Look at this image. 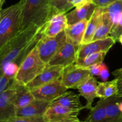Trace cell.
Here are the masks:
<instances>
[{"instance_id":"22","label":"cell","mask_w":122,"mask_h":122,"mask_svg":"<svg viewBox=\"0 0 122 122\" xmlns=\"http://www.w3.org/2000/svg\"><path fill=\"white\" fill-rule=\"evenodd\" d=\"M107 98H100L95 107L90 110L86 122H106Z\"/></svg>"},{"instance_id":"42","label":"cell","mask_w":122,"mask_h":122,"mask_svg":"<svg viewBox=\"0 0 122 122\" xmlns=\"http://www.w3.org/2000/svg\"><path fill=\"white\" fill-rule=\"evenodd\" d=\"M52 1H53V0H50V2H51Z\"/></svg>"},{"instance_id":"13","label":"cell","mask_w":122,"mask_h":122,"mask_svg":"<svg viewBox=\"0 0 122 122\" xmlns=\"http://www.w3.org/2000/svg\"><path fill=\"white\" fill-rule=\"evenodd\" d=\"M66 14L67 13L64 12L53 14L44 26L43 35L46 36L54 37L64 31L68 26Z\"/></svg>"},{"instance_id":"38","label":"cell","mask_w":122,"mask_h":122,"mask_svg":"<svg viewBox=\"0 0 122 122\" xmlns=\"http://www.w3.org/2000/svg\"><path fill=\"white\" fill-rule=\"evenodd\" d=\"M5 1V0H0V9L2 8V7L4 4Z\"/></svg>"},{"instance_id":"11","label":"cell","mask_w":122,"mask_h":122,"mask_svg":"<svg viewBox=\"0 0 122 122\" xmlns=\"http://www.w3.org/2000/svg\"><path fill=\"white\" fill-rule=\"evenodd\" d=\"M14 81L9 88L0 94V122L16 116L17 108L14 104L15 94Z\"/></svg>"},{"instance_id":"10","label":"cell","mask_w":122,"mask_h":122,"mask_svg":"<svg viewBox=\"0 0 122 122\" xmlns=\"http://www.w3.org/2000/svg\"><path fill=\"white\" fill-rule=\"evenodd\" d=\"M79 46L66 41L48 64L66 67L75 64L77 60V52Z\"/></svg>"},{"instance_id":"21","label":"cell","mask_w":122,"mask_h":122,"mask_svg":"<svg viewBox=\"0 0 122 122\" xmlns=\"http://www.w3.org/2000/svg\"><path fill=\"white\" fill-rule=\"evenodd\" d=\"M80 95L75 94L71 91H67L59 97L55 99L51 102L52 105H60L71 109L82 110L85 109V106H83L80 101Z\"/></svg>"},{"instance_id":"26","label":"cell","mask_w":122,"mask_h":122,"mask_svg":"<svg viewBox=\"0 0 122 122\" xmlns=\"http://www.w3.org/2000/svg\"><path fill=\"white\" fill-rule=\"evenodd\" d=\"M112 26L107 21L102 20V24L95 32L92 41L101 39H104L110 36Z\"/></svg>"},{"instance_id":"29","label":"cell","mask_w":122,"mask_h":122,"mask_svg":"<svg viewBox=\"0 0 122 122\" xmlns=\"http://www.w3.org/2000/svg\"><path fill=\"white\" fill-rule=\"evenodd\" d=\"M0 122H48L44 116L39 117H23L15 116L11 117L4 121Z\"/></svg>"},{"instance_id":"24","label":"cell","mask_w":122,"mask_h":122,"mask_svg":"<svg viewBox=\"0 0 122 122\" xmlns=\"http://www.w3.org/2000/svg\"><path fill=\"white\" fill-rule=\"evenodd\" d=\"M119 101H120V98L116 95L107 98L106 122H119V119L122 114L117 106Z\"/></svg>"},{"instance_id":"33","label":"cell","mask_w":122,"mask_h":122,"mask_svg":"<svg viewBox=\"0 0 122 122\" xmlns=\"http://www.w3.org/2000/svg\"><path fill=\"white\" fill-rule=\"evenodd\" d=\"M92 2V0H69V4L71 9L73 7L79 8Z\"/></svg>"},{"instance_id":"14","label":"cell","mask_w":122,"mask_h":122,"mask_svg":"<svg viewBox=\"0 0 122 122\" xmlns=\"http://www.w3.org/2000/svg\"><path fill=\"white\" fill-rule=\"evenodd\" d=\"M51 102L35 99L30 104L16 110V116L23 117L44 116Z\"/></svg>"},{"instance_id":"40","label":"cell","mask_w":122,"mask_h":122,"mask_svg":"<svg viewBox=\"0 0 122 122\" xmlns=\"http://www.w3.org/2000/svg\"><path fill=\"white\" fill-rule=\"evenodd\" d=\"M119 122H122V113L121 114V115H120V119H119Z\"/></svg>"},{"instance_id":"7","label":"cell","mask_w":122,"mask_h":122,"mask_svg":"<svg viewBox=\"0 0 122 122\" xmlns=\"http://www.w3.org/2000/svg\"><path fill=\"white\" fill-rule=\"evenodd\" d=\"M80 112L60 105L50 104L44 117L48 122H79Z\"/></svg>"},{"instance_id":"9","label":"cell","mask_w":122,"mask_h":122,"mask_svg":"<svg viewBox=\"0 0 122 122\" xmlns=\"http://www.w3.org/2000/svg\"><path fill=\"white\" fill-rule=\"evenodd\" d=\"M64 67L47 64L45 69L35 78L26 85L30 90H33L42 85L60 79Z\"/></svg>"},{"instance_id":"6","label":"cell","mask_w":122,"mask_h":122,"mask_svg":"<svg viewBox=\"0 0 122 122\" xmlns=\"http://www.w3.org/2000/svg\"><path fill=\"white\" fill-rule=\"evenodd\" d=\"M91 76L88 69L78 67L73 64L64 67L60 81L67 89H77Z\"/></svg>"},{"instance_id":"1","label":"cell","mask_w":122,"mask_h":122,"mask_svg":"<svg viewBox=\"0 0 122 122\" xmlns=\"http://www.w3.org/2000/svg\"><path fill=\"white\" fill-rule=\"evenodd\" d=\"M43 27L30 25L0 48V69L9 62H14L20 66L26 56L36 46L42 36Z\"/></svg>"},{"instance_id":"2","label":"cell","mask_w":122,"mask_h":122,"mask_svg":"<svg viewBox=\"0 0 122 122\" xmlns=\"http://www.w3.org/2000/svg\"><path fill=\"white\" fill-rule=\"evenodd\" d=\"M25 0L0 9V48L22 29L23 8Z\"/></svg>"},{"instance_id":"34","label":"cell","mask_w":122,"mask_h":122,"mask_svg":"<svg viewBox=\"0 0 122 122\" xmlns=\"http://www.w3.org/2000/svg\"><path fill=\"white\" fill-rule=\"evenodd\" d=\"M110 73H109V70H108V67L106 66L104 62L101 63V71H100V75L99 77L101 78L103 82H107V80L108 79L109 77Z\"/></svg>"},{"instance_id":"23","label":"cell","mask_w":122,"mask_h":122,"mask_svg":"<svg viewBox=\"0 0 122 122\" xmlns=\"http://www.w3.org/2000/svg\"><path fill=\"white\" fill-rule=\"evenodd\" d=\"M118 92L117 79L111 81L98 83L97 90V95L100 98H107L116 95Z\"/></svg>"},{"instance_id":"39","label":"cell","mask_w":122,"mask_h":122,"mask_svg":"<svg viewBox=\"0 0 122 122\" xmlns=\"http://www.w3.org/2000/svg\"><path fill=\"white\" fill-rule=\"evenodd\" d=\"M119 41V42L120 43V44H122V34L121 35L119 36V40H118Z\"/></svg>"},{"instance_id":"19","label":"cell","mask_w":122,"mask_h":122,"mask_svg":"<svg viewBox=\"0 0 122 122\" xmlns=\"http://www.w3.org/2000/svg\"><path fill=\"white\" fill-rule=\"evenodd\" d=\"M14 83L15 88L14 104L17 109L26 107L35 99L31 90L26 85L18 83L15 79Z\"/></svg>"},{"instance_id":"16","label":"cell","mask_w":122,"mask_h":122,"mask_svg":"<svg viewBox=\"0 0 122 122\" xmlns=\"http://www.w3.org/2000/svg\"><path fill=\"white\" fill-rule=\"evenodd\" d=\"M88 23V20H84L72 25H68L64 30L67 41L76 46H80L84 36Z\"/></svg>"},{"instance_id":"12","label":"cell","mask_w":122,"mask_h":122,"mask_svg":"<svg viewBox=\"0 0 122 122\" xmlns=\"http://www.w3.org/2000/svg\"><path fill=\"white\" fill-rule=\"evenodd\" d=\"M116 41L111 36L104 39L92 41L86 44L81 45L77 52V60L83 59L89 55L99 52H107L116 44Z\"/></svg>"},{"instance_id":"30","label":"cell","mask_w":122,"mask_h":122,"mask_svg":"<svg viewBox=\"0 0 122 122\" xmlns=\"http://www.w3.org/2000/svg\"><path fill=\"white\" fill-rule=\"evenodd\" d=\"M14 79L5 75H0V94L5 91L12 84Z\"/></svg>"},{"instance_id":"20","label":"cell","mask_w":122,"mask_h":122,"mask_svg":"<svg viewBox=\"0 0 122 122\" xmlns=\"http://www.w3.org/2000/svg\"><path fill=\"white\" fill-rule=\"evenodd\" d=\"M102 8V20L107 21L112 26V30L117 26L122 16V0H119L108 7Z\"/></svg>"},{"instance_id":"25","label":"cell","mask_w":122,"mask_h":122,"mask_svg":"<svg viewBox=\"0 0 122 122\" xmlns=\"http://www.w3.org/2000/svg\"><path fill=\"white\" fill-rule=\"evenodd\" d=\"M107 53V52H99L92 54L83 59L77 60L75 64L80 67L88 69L94 64L103 62Z\"/></svg>"},{"instance_id":"15","label":"cell","mask_w":122,"mask_h":122,"mask_svg":"<svg viewBox=\"0 0 122 122\" xmlns=\"http://www.w3.org/2000/svg\"><path fill=\"white\" fill-rule=\"evenodd\" d=\"M98 85V82L97 79L95 76L91 75L85 82L77 88L78 91L79 92V95L83 97L86 100V104L85 106L86 109L89 110L92 108V105L94 99L97 97V90Z\"/></svg>"},{"instance_id":"35","label":"cell","mask_w":122,"mask_h":122,"mask_svg":"<svg viewBox=\"0 0 122 122\" xmlns=\"http://www.w3.org/2000/svg\"><path fill=\"white\" fill-rule=\"evenodd\" d=\"M119 0H92V2L97 7L105 8Z\"/></svg>"},{"instance_id":"31","label":"cell","mask_w":122,"mask_h":122,"mask_svg":"<svg viewBox=\"0 0 122 122\" xmlns=\"http://www.w3.org/2000/svg\"><path fill=\"white\" fill-rule=\"evenodd\" d=\"M113 75L117 79L118 92L116 96L122 98V68L117 69L113 72Z\"/></svg>"},{"instance_id":"5","label":"cell","mask_w":122,"mask_h":122,"mask_svg":"<svg viewBox=\"0 0 122 122\" xmlns=\"http://www.w3.org/2000/svg\"><path fill=\"white\" fill-rule=\"evenodd\" d=\"M66 41L64 31L54 37L46 36L42 33V36L36 46L42 60L46 64H48Z\"/></svg>"},{"instance_id":"4","label":"cell","mask_w":122,"mask_h":122,"mask_svg":"<svg viewBox=\"0 0 122 122\" xmlns=\"http://www.w3.org/2000/svg\"><path fill=\"white\" fill-rule=\"evenodd\" d=\"M46 65L47 64L40 58L35 47L20 64L15 81L20 84L26 85L41 73Z\"/></svg>"},{"instance_id":"18","label":"cell","mask_w":122,"mask_h":122,"mask_svg":"<svg viewBox=\"0 0 122 122\" xmlns=\"http://www.w3.org/2000/svg\"><path fill=\"white\" fill-rule=\"evenodd\" d=\"M96 7V5L92 2L83 7L76 8L66 14L68 25H72L84 20H89Z\"/></svg>"},{"instance_id":"17","label":"cell","mask_w":122,"mask_h":122,"mask_svg":"<svg viewBox=\"0 0 122 122\" xmlns=\"http://www.w3.org/2000/svg\"><path fill=\"white\" fill-rule=\"evenodd\" d=\"M102 11L103 8L96 7L91 17L88 20L81 45L86 44L92 41L95 32L101 26L102 22Z\"/></svg>"},{"instance_id":"8","label":"cell","mask_w":122,"mask_h":122,"mask_svg":"<svg viewBox=\"0 0 122 122\" xmlns=\"http://www.w3.org/2000/svg\"><path fill=\"white\" fill-rule=\"evenodd\" d=\"M67 88L62 84L60 79L42 85L32 90L35 99L51 102L67 91Z\"/></svg>"},{"instance_id":"41","label":"cell","mask_w":122,"mask_h":122,"mask_svg":"<svg viewBox=\"0 0 122 122\" xmlns=\"http://www.w3.org/2000/svg\"><path fill=\"white\" fill-rule=\"evenodd\" d=\"M86 122V121H84V122H81V121H80V122Z\"/></svg>"},{"instance_id":"3","label":"cell","mask_w":122,"mask_h":122,"mask_svg":"<svg viewBox=\"0 0 122 122\" xmlns=\"http://www.w3.org/2000/svg\"><path fill=\"white\" fill-rule=\"evenodd\" d=\"M51 15L50 0H25L23 8L22 29L31 25L42 27Z\"/></svg>"},{"instance_id":"37","label":"cell","mask_w":122,"mask_h":122,"mask_svg":"<svg viewBox=\"0 0 122 122\" xmlns=\"http://www.w3.org/2000/svg\"><path fill=\"white\" fill-rule=\"evenodd\" d=\"M118 108H119V110L122 113V101H119L117 103Z\"/></svg>"},{"instance_id":"32","label":"cell","mask_w":122,"mask_h":122,"mask_svg":"<svg viewBox=\"0 0 122 122\" xmlns=\"http://www.w3.org/2000/svg\"><path fill=\"white\" fill-rule=\"evenodd\" d=\"M122 34V16L120 17V20H119V23L116 26L115 28L113 30H112L111 32L110 36L113 38L115 41L119 40V36Z\"/></svg>"},{"instance_id":"36","label":"cell","mask_w":122,"mask_h":122,"mask_svg":"<svg viewBox=\"0 0 122 122\" xmlns=\"http://www.w3.org/2000/svg\"><path fill=\"white\" fill-rule=\"evenodd\" d=\"M101 63H100L91 66L90 67L88 68V69L90 71L91 75L95 76V77H97V76H99V75H100V71H101Z\"/></svg>"},{"instance_id":"27","label":"cell","mask_w":122,"mask_h":122,"mask_svg":"<svg viewBox=\"0 0 122 122\" xmlns=\"http://www.w3.org/2000/svg\"><path fill=\"white\" fill-rule=\"evenodd\" d=\"M19 69V66L14 62H9L0 69V75H4L8 77L15 79Z\"/></svg>"},{"instance_id":"28","label":"cell","mask_w":122,"mask_h":122,"mask_svg":"<svg viewBox=\"0 0 122 122\" xmlns=\"http://www.w3.org/2000/svg\"><path fill=\"white\" fill-rule=\"evenodd\" d=\"M69 0H53L51 2L52 15L53 14L60 12L67 13L70 10V6L69 4ZM51 15V16H52Z\"/></svg>"}]
</instances>
